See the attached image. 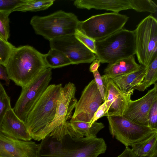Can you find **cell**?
<instances>
[{"label":"cell","instance_id":"83f0119b","mask_svg":"<svg viewBox=\"0 0 157 157\" xmlns=\"http://www.w3.org/2000/svg\"><path fill=\"white\" fill-rule=\"evenodd\" d=\"M16 47L0 37V63L5 66L12 52Z\"/></svg>","mask_w":157,"mask_h":157},{"label":"cell","instance_id":"30bf717a","mask_svg":"<svg viewBox=\"0 0 157 157\" xmlns=\"http://www.w3.org/2000/svg\"><path fill=\"white\" fill-rule=\"evenodd\" d=\"M49 41L51 48L63 53L72 64L90 63L97 59L96 55L78 40L74 34L60 36Z\"/></svg>","mask_w":157,"mask_h":157},{"label":"cell","instance_id":"d6986e66","mask_svg":"<svg viewBox=\"0 0 157 157\" xmlns=\"http://www.w3.org/2000/svg\"><path fill=\"white\" fill-rule=\"evenodd\" d=\"M141 66L136 62L134 56H132L109 64L104 71V75L110 78L126 74Z\"/></svg>","mask_w":157,"mask_h":157},{"label":"cell","instance_id":"2e32d148","mask_svg":"<svg viewBox=\"0 0 157 157\" xmlns=\"http://www.w3.org/2000/svg\"><path fill=\"white\" fill-rule=\"evenodd\" d=\"M0 131L21 140L29 141L32 139L24 122L16 115L13 108L6 112L2 123Z\"/></svg>","mask_w":157,"mask_h":157},{"label":"cell","instance_id":"ffe728a7","mask_svg":"<svg viewBox=\"0 0 157 157\" xmlns=\"http://www.w3.org/2000/svg\"><path fill=\"white\" fill-rule=\"evenodd\" d=\"M69 122L76 132L84 137H96L98 133L105 127L103 123L97 121L91 126L88 122L71 120Z\"/></svg>","mask_w":157,"mask_h":157},{"label":"cell","instance_id":"8fae6325","mask_svg":"<svg viewBox=\"0 0 157 157\" xmlns=\"http://www.w3.org/2000/svg\"><path fill=\"white\" fill-rule=\"evenodd\" d=\"M103 101L94 79L85 87L77 102L71 120L90 123Z\"/></svg>","mask_w":157,"mask_h":157},{"label":"cell","instance_id":"7402d4cb","mask_svg":"<svg viewBox=\"0 0 157 157\" xmlns=\"http://www.w3.org/2000/svg\"><path fill=\"white\" fill-rule=\"evenodd\" d=\"M157 80V56L147 67L146 74L142 82L133 89L143 91L147 88L156 83Z\"/></svg>","mask_w":157,"mask_h":157},{"label":"cell","instance_id":"5bb4252c","mask_svg":"<svg viewBox=\"0 0 157 157\" xmlns=\"http://www.w3.org/2000/svg\"><path fill=\"white\" fill-rule=\"evenodd\" d=\"M39 144L16 139L0 131V157H38Z\"/></svg>","mask_w":157,"mask_h":157},{"label":"cell","instance_id":"277c9868","mask_svg":"<svg viewBox=\"0 0 157 157\" xmlns=\"http://www.w3.org/2000/svg\"><path fill=\"white\" fill-rule=\"evenodd\" d=\"M95 44L97 59L102 63H113L136 54L134 30L122 29Z\"/></svg>","mask_w":157,"mask_h":157},{"label":"cell","instance_id":"f1b7e54d","mask_svg":"<svg viewBox=\"0 0 157 157\" xmlns=\"http://www.w3.org/2000/svg\"><path fill=\"white\" fill-rule=\"evenodd\" d=\"M75 37L94 54H96L95 41L77 29L74 33Z\"/></svg>","mask_w":157,"mask_h":157},{"label":"cell","instance_id":"4fadbf2b","mask_svg":"<svg viewBox=\"0 0 157 157\" xmlns=\"http://www.w3.org/2000/svg\"><path fill=\"white\" fill-rule=\"evenodd\" d=\"M75 92L76 87L72 83L69 82L62 87L57 101L55 115L46 130V136L71 118L72 111L77 101Z\"/></svg>","mask_w":157,"mask_h":157},{"label":"cell","instance_id":"cb8c5ba5","mask_svg":"<svg viewBox=\"0 0 157 157\" xmlns=\"http://www.w3.org/2000/svg\"><path fill=\"white\" fill-rule=\"evenodd\" d=\"M132 147V151L139 156H149L157 149V133L143 143Z\"/></svg>","mask_w":157,"mask_h":157},{"label":"cell","instance_id":"e0dca14e","mask_svg":"<svg viewBox=\"0 0 157 157\" xmlns=\"http://www.w3.org/2000/svg\"><path fill=\"white\" fill-rule=\"evenodd\" d=\"M73 4L79 9L105 10L116 13L132 9L130 0H76Z\"/></svg>","mask_w":157,"mask_h":157},{"label":"cell","instance_id":"4316f807","mask_svg":"<svg viewBox=\"0 0 157 157\" xmlns=\"http://www.w3.org/2000/svg\"><path fill=\"white\" fill-rule=\"evenodd\" d=\"M11 108L10 98L0 82V131L3 120L7 111Z\"/></svg>","mask_w":157,"mask_h":157},{"label":"cell","instance_id":"6da1fadb","mask_svg":"<svg viewBox=\"0 0 157 157\" xmlns=\"http://www.w3.org/2000/svg\"><path fill=\"white\" fill-rule=\"evenodd\" d=\"M106 149L103 139L84 137L67 121L41 140L38 157H97Z\"/></svg>","mask_w":157,"mask_h":157},{"label":"cell","instance_id":"3957f363","mask_svg":"<svg viewBox=\"0 0 157 157\" xmlns=\"http://www.w3.org/2000/svg\"><path fill=\"white\" fill-rule=\"evenodd\" d=\"M62 86L49 85L33 106L24 122L32 139L39 141L46 136V130L53 120Z\"/></svg>","mask_w":157,"mask_h":157},{"label":"cell","instance_id":"9c48e42d","mask_svg":"<svg viewBox=\"0 0 157 157\" xmlns=\"http://www.w3.org/2000/svg\"><path fill=\"white\" fill-rule=\"evenodd\" d=\"M52 74V69L48 68L22 87L20 95L13 109L16 115L24 122L33 106L49 86Z\"/></svg>","mask_w":157,"mask_h":157},{"label":"cell","instance_id":"484cf974","mask_svg":"<svg viewBox=\"0 0 157 157\" xmlns=\"http://www.w3.org/2000/svg\"><path fill=\"white\" fill-rule=\"evenodd\" d=\"M11 11H0V37L6 41L10 36L9 16Z\"/></svg>","mask_w":157,"mask_h":157},{"label":"cell","instance_id":"8992f818","mask_svg":"<svg viewBox=\"0 0 157 157\" xmlns=\"http://www.w3.org/2000/svg\"><path fill=\"white\" fill-rule=\"evenodd\" d=\"M129 17L116 13L92 16L79 21L77 29L95 41L103 39L123 28Z\"/></svg>","mask_w":157,"mask_h":157},{"label":"cell","instance_id":"7a4b0ae2","mask_svg":"<svg viewBox=\"0 0 157 157\" xmlns=\"http://www.w3.org/2000/svg\"><path fill=\"white\" fill-rule=\"evenodd\" d=\"M5 66L10 79L21 87L48 68L44 54L28 45L15 47Z\"/></svg>","mask_w":157,"mask_h":157},{"label":"cell","instance_id":"44dd1931","mask_svg":"<svg viewBox=\"0 0 157 157\" xmlns=\"http://www.w3.org/2000/svg\"><path fill=\"white\" fill-rule=\"evenodd\" d=\"M44 60L48 68H56L72 64L69 58L62 52L51 49L44 54Z\"/></svg>","mask_w":157,"mask_h":157},{"label":"cell","instance_id":"d590c367","mask_svg":"<svg viewBox=\"0 0 157 157\" xmlns=\"http://www.w3.org/2000/svg\"><path fill=\"white\" fill-rule=\"evenodd\" d=\"M100 61L98 59L94 60L90 66V71L93 73L98 71V69L100 65Z\"/></svg>","mask_w":157,"mask_h":157},{"label":"cell","instance_id":"ac0fdd59","mask_svg":"<svg viewBox=\"0 0 157 157\" xmlns=\"http://www.w3.org/2000/svg\"><path fill=\"white\" fill-rule=\"evenodd\" d=\"M147 67L141 65L138 69L129 73L110 78L122 92L126 93L133 89L142 82L147 72Z\"/></svg>","mask_w":157,"mask_h":157},{"label":"cell","instance_id":"f546056e","mask_svg":"<svg viewBox=\"0 0 157 157\" xmlns=\"http://www.w3.org/2000/svg\"><path fill=\"white\" fill-rule=\"evenodd\" d=\"M148 127L157 130V96L152 104L148 115Z\"/></svg>","mask_w":157,"mask_h":157},{"label":"cell","instance_id":"4dcf8cb0","mask_svg":"<svg viewBox=\"0 0 157 157\" xmlns=\"http://www.w3.org/2000/svg\"><path fill=\"white\" fill-rule=\"evenodd\" d=\"M27 0H0V11H13L24 4Z\"/></svg>","mask_w":157,"mask_h":157},{"label":"cell","instance_id":"e575fe53","mask_svg":"<svg viewBox=\"0 0 157 157\" xmlns=\"http://www.w3.org/2000/svg\"><path fill=\"white\" fill-rule=\"evenodd\" d=\"M0 79L4 80L7 86L10 84V80L9 78L6 68L4 65L0 63Z\"/></svg>","mask_w":157,"mask_h":157},{"label":"cell","instance_id":"836d02e7","mask_svg":"<svg viewBox=\"0 0 157 157\" xmlns=\"http://www.w3.org/2000/svg\"><path fill=\"white\" fill-rule=\"evenodd\" d=\"M116 157H141L136 155L129 147H126L123 151ZM146 157H157V149Z\"/></svg>","mask_w":157,"mask_h":157},{"label":"cell","instance_id":"9a60e30c","mask_svg":"<svg viewBox=\"0 0 157 157\" xmlns=\"http://www.w3.org/2000/svg\"><path fill=\"white\" fill-rule=\"evenodd\" d=\"M143 96L129 101L123 115L125 118L140 125L148 126V115L152 104L157 96V84Z\"/></svg>","mask_w":157,"mask_h":157},{"label":"cell","instance_id":"d4e9b609","mask_svg":"<svg viewBox=\"0 0 157 157\" xmlns=\"http://www.w3.org/2000/svg\"><path fill=\"white\" fill-rule=\"evenodd\" d=\"M133 9L138 12H147L154 13L157 11V5L151 0H130Z\"/></svg>","mask_w":157,"mask_h":157},{"label":"cell","instance_id":"d6a6232c","mask_svg":"<svg viewBox=\"0 0 157 157\" xmlns=\"http://www.w3.org/2000/svg\"><path fill=\"white\" fill-rule=\"evenodd\" d=\"M106 102L104 101L103 103L99 106L95 112L90 124V126H91L94 122L96 121L100 118L103 117L106 112Z\"/></svg>","mask_w":157,"mask_h":157},{"label":"cell","instance_id":"1f68e13d","mask_svg":"<svg viewBox=\"0 0 157 157\" xmlns=\"http://www.w3.org/2000/svg\"><path fill=\"white\" fill-rule=\"evenodd\" d=\"M93 73L97 87L104 101L105 100V90L102 77L98 71Z\"/></svg>","mask_w":157,"mask_h":157},{"label":"cell","instance_id":"ba28073f","mask_svg":"<svg viewBox=\"0 0 157 157\" xmlns=\"http://www.w3.org/2000/svg\"><path fill=\"white\" fill-rule=\"evenodd\" d=\"M136 54L138 61L147 67L157 56V21L152 15L147 16L134 30Z\"/></svg>","mask_w":157,"mask_h":157},{"label":"cell","instance_id":"52a82bcc","mask_svg":"<svg viewBox=\"0 0 157 157\" xmlns=\"http://www.w3.org/2000/svg\"><path fill=\"white\" fill-rule=\"evenodd\" d=\"M107 117L110 133L126 147L142 143L157 133V130L136 124L122 116Z\"/></svg>","mask_w":157,"mask_h":157},{"label":"cell","instance_id":"7c38bea8","mask_svg":"<svg viewBox=\"0 0 157 157\" xmlns=\"http://www.w3.org/2000/svg\"><path fill=\"white\" fill-rule=\"evenodd\" d=\"M104 90L105 100L106 109L103 117L123 116L134 90L126 93L122 92L110 78L104 75L101 76Z\"/></svg>","mask_w":157,"mask_h":157},{"label":"cell","instance_id":"5b68a950","mask_svg":"<svg viewBox=\"0 0 157 157\" xmlns=\"http://www.w3.org/2000/svg\"><path fill=\"white\" fill-rule=\"evenodd\" d=\"M79 21L74 13L60 10L45 16H34L30 24L36 34L50 41L74 34Z\"/></svg>","mask_w":157,"mask_h":157},{"label":"cell","instance_id":"603a6c76","mask_svg":"<svg viewBox=\"0 0 157 157\" xmlns=\"http://www.w3.org/2000/svg\"><path fill=\"white\" fill-rule=\"evenodd\" d=\"M54 1L55 0H27L24 4L16 8L13 12L16 11L22 12L37 11L44 10L52 6Z\"/></svg>","mask_w":157,"mask_h":157}]
</instances>
